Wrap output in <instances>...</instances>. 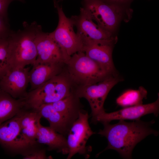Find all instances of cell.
<instances>
[{
  "label": "cell",
  "mask_w": 159,
  "mask_h": 159,
  "mask_svg": "<svg viewBox=\"0 0 159 159\" xmlns=\"http://www.w3.org/2000/svg\"><path fill=\"white\" fill-rule=\"evenodd\" d=\"M154 122H145L139 119L130 122L120 120L114 124L102 123L103 128L98 134L107 140L108 145L104 151L114 150L123 158H131L132 150L138 143L149 135H158V132L150 127Z\"/></svg>",
  "instance_id": "cell-1"
},
{
  "label": "cell",
  "mask_w": 159,
  "mask_h": 159,
  "mask_svg": "<svg viewBox=\"0 0 159 159\" xmlns=\"http://www.w3.org/2000/svg\"><path fill=\"white\" fill-rule=\"evenodd\" d=\"M23 25V29L16 31L11 30L7 38L9 69L23 68L29 65H32L36 59L35 40L42 26L35 21L30 24L24 21Z\"/></svg>",
  "instance_id": "cell-2"
},
{
  "label": "cell",
  "mask_w": 159,
  "mask_h": 159,
  "mask_svg": "<svg viewBox=\"0 0 159 159\" xmlns=\"http://www.w3.org/2000/svg\"><path fill=\"white\" fill-rule=\"evenodd\" d=\"M65 65L67 75L77 86L96 83L118 73L108 71L83 51L72 55Z\"/></svg>",
  "instance_id": "cell-3"
},
{
  "label": "cell",
  "mask_w": 159,
  "mask_h": 159,
  "mask_svg": "<svg viewBox=\"0 0 159 159\" xmlns=\"http://www.w3.org/2000/svg\"><path fill=\"white\" fill-rule=\"evenodd\" d=\"M72 83L67 74L62 72L39 87L29 91L25 98L26 105L35 109L42 105L57 101L71 92Z\"/></svg>",
  "instance_id": "cell-4"
},
{
  "label": "cell",
  "mask_w": 159,
  "mask_h": 159,
  "mask_svg": "<svg viewBox=\"0 0 159 159\" xmlns=\"http://www.w3.org/2000/svg\"><path fill=\"white\" fill-rule=\"evenodd\" d=\"M53 2L57 10L59 21L55 29L49 33L61 47L64 55L65 64L72 55L82 51L83 44L74 31V25L72 19L66 16L57 1L53 0Z\"/></svg>",
  "instance_id": "cell-5"
},
{
  "label": "cell",
  "mask_w": 159,
  "mask_h": 159,
  "mask_svg": "<svg viewBox=\"0 0 159 159\" xmlns=\"http://www.w3.org/2000/svg\"><path fill=\"white\" fill-rule=\"evenodd\" d=\"M122 80L117 73L96 83L78 86L73 90L77 97L84 98L88 102L91 110L92 122L98 115L105 112L104 105L108 93Z\"/></svg>",
  "instance_id": "cell-6"
},
{
  "label": "cell",
  "mask_w": 159,
  "mask_h": 159,
  "mask_svg": "<svg viewBox=\"0 0 159 159\" xmlns=\"http://www.w3.org/2000/svg\"><path fill=\"white\" fill-rule=\"evenodd\" d=\"M83 8L99 26L112 34L122 17L124 7L102 0H83Z\"/></svg>",
  "instance_id": "cell-7"
},
{
  "label": "cell",
  "mask_w": 159,
  "mask_h": 159,
  "mask_svg": "<svg viewBox=\"0 0 159 159\" xmlns=\"http://www.w3.org/2000/svg\"><path fill=\"white\" fill-rule=\"evenodd\" d=\"M89 118L88 112L83 110L70 128L66 137L68 148L67 159H70L77 153L86 159L90 157L92 148L86 144L89 138L95 133L89 125Z\"/></svg>",
  "instance_id": "cell-8"
},
{
  "label": "cell",
  "mask_w": 159,
  "mask_h": 159,
  "mask_svg": "<svg viewBox=\"0 0 159 159\" xmlns=\"http://www.w3.org/2000/svg\"><path fill=\"white\" fill-rule=\"evenodd\" d=\"M18 114L0 125V144L11 152L22 154L34 146L24 136Z\"/></svg>",
  "instance_id": "cell-9"
},
{
  "label": "cell",
  "mask_w": 159,
  "mask_h": 159,
  "mask_svg": "<svg viewBox=\"0 0 159 159\" xmlns=\"http://www.w3.org/2000/svg\"><path fill=\"white\" fill-rule=\"evenodd\" d=\"M29 68L8 69L0 80V89L16 99H24L28 92Z\"/></svg>",
  "instance_id": "cell-10"
},
{
  "label": "cell",
  "mask_w": 159,
  "mask_h": 159,
  "mask_svg": "<svg viewBox=\"0 0 159 159\" xmlns=\"http://www.w3.org/2000/svg\"><path fill=\"white\" fill-rule=\"evenodd\" d=\"M159 112V98L154 102L125 107L122 109L111 112H105L98 115L93 123L109 122L113 120L140 119L142 116L149 114H153L158 116Z\"/></svg>",
  "instance_id": "cell-11"
},
{
  "label": "cell",
  "mask_w": 159,
  "mask_h": 159,
  "mask_svg": "<svg viewBox=\"0 0 159 159\" xmlns=\"http://www.w3.org/2000/svg\"><path fill=\"white\" fill-rule=\"evenodd\" d=\"M35 43L37 56L34 63L65 64L61 47L49 33L42 31V28L37 34Z\"/></svg>",
  "instance_id": "cell-12"
},
{
  "label": "cell",
  "mask_w": 159,
  "mask_h": 159,
  "mask_svg": "<svg viewBox=\"0 0 159 159\" xmlns=\"http://www.w3.org/2000/svg\"><path fill=\"white\" fill-rule=\"evenodd\" d=\"M71 18L77 28L76 33L83 44L91 41L107 40L113 38L112 34L95 23L82 7L80 8L78 15L72 16Z\"/></svg>",
  "instance_id": "cell-13"
},
{
  "label": "cell",
  "mask_w": 159,
  "mask_h": 159,
  "mask_svg": "<svg viewBox=\"0 0 159 159\" xmlns=\"http://www.w3.org/2000/svg\"><path fill=\"white\" fill-rule=\"evenodd\" d=\"M115 41L114 38L90 41L84 44L82 51L88 57L108 71L116 73L117 72L112 58V52Z\"/></svg>",
  "instance_id": "cell-14"
},
{
  "label": "cell",
  "mask_w": 159,
  "mask_h": 159,
  "mask_svg": "<svg viewBox=\"0 0 159 159\" xmlns=\"http://www.w3.org/2000/svg\"><path fill=\"white\" fill-rule=\"evenodd\" d=\"M61 63H34L29 72L30 91L39 87L62 71Z\"/></svg>",
  "instance_id": "cell-15"
},
{
  "label": "cell",
  "mask_w": 159,
  "mask_h": 159,
  "mask_svg": "<svg viewBox=\"0 0 159 159\" xmlns=\"http://www.w3.org/2000/svg\"><path fill=\"white\" fill-rule=\"evenodd\" d=\"M37 143L47 145L49 150H55L66 155L68 148L66 138L57 132L50 127H45L40 123L37 134Z\"/></svg>",
  "instance_id": "cell-16"
},
{
  "label": "cell",
  "mask_w": 159,
  "mask_h": 159,
  "mask_svg": "<svg viewBox=\"0 0 159 159\" xmlns=\"http://www.w3.org/2000/svg\"><path fill=\"white\" fill-rule=\"evenodd\" d=\"M22 132L32 146L37 144L36 136L42 117L35 109L26 107L18 114Z\"/></svg>",
  "instance_id": "cell-17"
},
{
  "label": "cell",
  "mask_w": 159,
  "mask_h": 159,
  "mask_svg": "<svg viewBox=\"0 0 159 159\" xmlns=\"http://www.w3.org/2000/svg\"><path fill=\"white\" fill-rule=\"evenodd\" d=\"M36 110L49 122V127L66 138L72 124L62 114L55 110L51 104H43Z\"/></svg>",
  "instance_id": "cell-18"
},
{
  "label": "cell",
  "mask_w": 159,
  "mask_h": 159,
  "mask_svg": "<svg viewBox=\"0 0 159 159\" xmlns=\"http://www.w3.org/2000/svg\"><path fill=\"white\" fill-rule=\"evenodd\" d=\"M51 104L55 110L64 115L72 124L83 110L80 98L75 95L73 90L65 97Z\"/></svg>",
  "instance_id": "cell-19"
},
{
  "label": "cell",
  "mask_w": 159,
  "mask_h": 159,
  "mask_svg": "<svg viewBox=\"0 0 159 159\" xmlns=\"http://www.w3.org/2000/svg\"><path fill=\"white\" fill-rule=\"evenodd\" d=\"M26 107L24 99H15L0 89V125L16 115Z\"/></svg>",
  "instance_id": "cell-20"
},
{
  "label": "cell",
  "mask_w": 159,
  "mask_h": 159,
  "mask_svg": "<svg viewBox=\"0 0 159 159\" xmlns=\"http://www.w3.org/2000/svg\"><path fill=\"white\" fill-rule=\"evenodd\" d=\"M147 92L143 87L138 89H129L123 92L116 100L117 104L126 107L143 104V100L146 98Z\"/></svg>",
  "instance_id": "cell-21"
},
{
  "label": "cell",
  "mask_w": 159,
  "mask_h": 159,
  "mask_svg": "<svg viewBox=\"0 0 159 159\" xmlns=\"http://www.w3.org/2000/svg\"><path fill=\"white\" fill-rule=\"evenodd\" d=\"M7 38H0V80L9 69Z\"/></svg>",
  "instance_id": "cell-22"
},
{
  "label": "cell",
  "mask_w": 159,
  "mask_h": 159,
  "mask_svg": "<svg viewBox=\"0 0 159 159\" xmlns=\"http://www.w3.org/2000/svg\"><path fill=\"white\" fill-rule=\"evenodd\" d=\"M33 147L22 154L24 159H49L47 156L45 150L44 149H34Z\"/></svg>",
  "instance_id": "cell-23"
},
{
  "label": "cell",
  "mask_w": 159,
  "mask_h": 159,
  "mask_svg": "<svg viewBox=\"0 0 159 159\" xmlns=\"http://www.w3.org/2000/svg\"><path fill=\"white\" fill-rule=\"evenodd\" d=\"M11 31L10 29L8 19L0 16V38L8 37Z\"/></svg>",
  "instance_id": "cell-24"
},
{
  "label": "cell",
  "mask_w": 159,
  "mask_h": 159,
  "mask_svg": "<svg viewBox=\"0 0 159 159\" xmlns=\"http://www.w3.org/2000/svg\"><path fill=\"white\" fill-rule=\"evenodd\" d=\"M23 2L24 0H0V16L8 19L7 9L9 4L14 1Z\"/></svg>",
  "instance_id": "cell-25"
},
{
  "label": "cell",
  "mask_w": 159,
  "mask_h": 159,
  "mask_svg": "<svg viewBox=\"0 0 159 159\" xmlns=\"http://www.w3.org/2000/svg\"><path fill=\"white\" fill-rule=\"evenodd\" d=\"M105 2L125 7L133 0H102Z\"/></svg>",
  "instance_id": "cell-26"
},
{
  "label": "cell",
  "mask_w": 159,
  "mask_h": 159,
  "mask_svg": "<svg viewBox=\"0 0 159 159\" xmlns=\"http://www.w3.org/2000/svg\"><path fill=\"white\" fill-rule=\"evenodd\" d=\"M63 0H58V1H58V2H60V1H63Z\"/></svg>",
  "instance_id": "cell-27"
}]
</instances>
